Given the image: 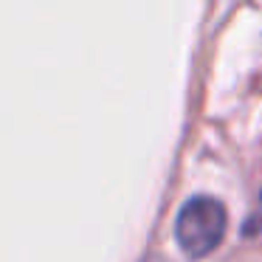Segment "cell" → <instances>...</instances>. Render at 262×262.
Masks as SVG:
<instances>
[{"instance_id":"3","label":"cell","mask_w":262,"mask_h":262,"mask_svg":"<svg viewBox=\"0 0 262 262\" xmlns=\"http://www.w3.org/2000/svg\"><path fill=\"white\" fill-rule=\"evenodd\" d=\"M147 262H166V259H158V256H149Z\"/></svg>"},{"instance_id":"2","label":"cell","mask_w":262,"mask_h":262,"mask_svg":"<svg viewBox=\"0 0 262 262\" xmlns=\"http://www.w3.org/2000/svg\"><path fill=\"white\" fill-rule=\"evenodd\" d=\"M248 228H262V194H259V209H256L254 220L248 223Z\"/></svg>"},{"instance_id":"1","label":"cell","mask_w":262,"mask_h":262,"mask_svg":"<svg viewBox=\"0 0 262 262\" xmlns=\"http://www.w3.org/2000/svg\"><path fill=\"white\" fill-rule=\"evenodd\" d=\"M223 234H226V209L220 200L198 194L178 211L175 239L183 248V254L192 259L211 254L220 245Z\"/></svg>"}]
</instances>
